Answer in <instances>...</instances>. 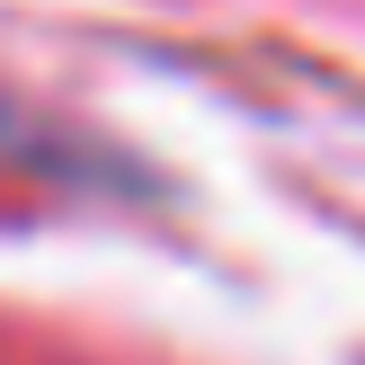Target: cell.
I'll list each match as a JSON object with an SVG mask.
<instances>
[{
	"label": "cell",
	"instance_id": "cell-1",
	"mask_svg": "<svg viewBox=\"0 0 365 365\" xmlns=\"http://www.w3.org/2000/svg\"><path fill=\"white\" fill-rule=\"evenodd\" d=\"M0 152H18V160H45V125H27V116H9V107H0Z\"/></svg>",
	"mask_w": 365,
	"mask_h": 365
}]
</instances>
